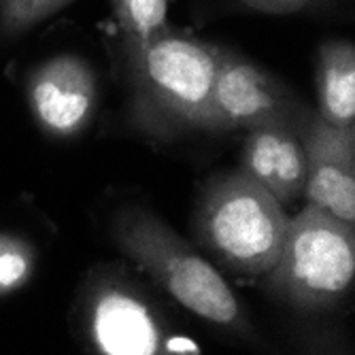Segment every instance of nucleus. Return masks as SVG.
I'll use <instances>...</instances> for the list:
<instances>
[{
	"label": "nucleus",
	"instance_id": "11",
	"mask_svg": "<svg viewBox=\"0 0 355 355\" xmlns=\"http://www.w3.org/2000/svg\"><path fill=\"white\" fill-rule=\"evenodd\" d=\"M119 45L141 43L168 26V0H111Z\"/></svg>",
	"mask_w": 355,
	"mask_h": 355
},
{
	"label": "nucleus",
	"instance_id": "13",
	"mask_svg": "<svg viewBox=\"0 0 355 355\" xmlns=\"http://www.w3.org/2000/svg\"><path fill=\"white\" fill-rule=\"evenodd\" d=\"M75 0H0V32L24 35Z\"/></svg>",
	"mask_w": 355,
	"mask_h": 355
},
{
	"label": "nucleus",
	"instance_id": "12",
	"mask_svg": "<svg viewBox=\"0 0 355 355\" xmlns=\"http://www.w3.org/2000/svg\"><path fill=\"white\" fill-rule=\"evenodd\" d=\"M37 251L28 241L0 234V296L15 292L35 272Z\"/></svg>",
	"mask_w": 355,
	"mask_h": 355
},
{
	"label": "nucleus",
	"instance_id": "5",
	"mask_svg": "<svg viewBox=\"0 0 355 355\" xmlns=\"http://www.w3.org/2000/svg\"><path fill=\"white\" fill-rule=\"evenodd\" d=\"M77 321L85 345L96 353H196L191 343L173 340L166 319L145 289L115 268L96 270L85 281Z\"/></svg>",
	"mask_w": 355,
	"mask_h": 355
},
{
	"label": "nucleus",
	"instance_id": "14",
	"mask_svg": "<svg viewBox=\"0 0 355 355\" xmlns=\"http://www.w3.org/2000/svg\"><path fill=\"white\" fill-rule=\"evenodd\" d=\"M236 3L253 13L264 15H298L319 9L326 0H236Z\"/></svg>",
	"mask_w": 355,
	"mask_h": 355
},
{
	"label": "nucleus",
	"instance_id": "2",
	"mask_svg": "<svg viewBox=\"0 0 355 355\" xmlns=\"http://www.w3.org/2000/svg\"><path fill=\"white\" fill-rule=\"evenodd\" d=\"M285 207L243 168L213 177L193 211L200 247L228 272L262 279L287 230Z\"/></svg>",
	"mask_w": 355,
	"mask_h": 355
},
{
	"label": "nucleus",
	"instance_id": "10",
	"mask_svg": "<svg viewBox=\"0 0 355 355\" xmlns=\"http://www.w3.org/2000/svg\"><path fill=\"white\" fill-rule=\"evenodd\" d=\"M317 113L338 128H355V47L334 39L317 53Z\"/></svg>",
	"mask_w": 355,
	"mask_h": 355
},
{
	"label": "nucleus",
	"instance_id": "4",
	"mask_svg": "<svg viewBox=\"0 0 355 355\" xmlns=\"http://www.w3.org/2000/svg\"><path fill=\"white\" fill-rule=\"evenodd\" d=\"M355 228L326 209L304 207L287 221L281 251L262 277L268 296L304 313L338 306L353 287Z\"/></svg>",
	"mask_w": 355,
	"mask_h": 355
},
{
	"label": "nucleus",
	"instance_id": "9",
	"mask_svg": "<svg viewBox=\"0 0 355 355\" xmlns=\"http://www.w3.org/2000/svg\"><path fill=\"white\" fill-rule=\"evenodd\" d=\"M300 123L272 119L247 130L241 166L283 205L302 198L306 181V157L300 141Z\"/></svg>",
	"mask_w": 355,
	"mask_h": 355
},
{
	"label": "nucleus",
	"instance_id": "7",
	"mask_svg": "<svg viewBox=\"0 0 355 355\" xmlns=\"http://www.w3.org/2000/svg\"><path fill=\"white\" fill-rule=\"evenodd\" d=\"M28 103L47 135H81L98 105V79L92 64L73 53L45 60L28 77Z\"/></svg>",
	"mask_w": 355,
	"mask_h": 355
},
{
	"label": "nucleus",
	"instance_id": "8",
	"mask_svg": "<svg viewBox=\"0 0 355 355\" xmlns=\"http://www.w3.org/2000/svg\"><path fill=\"white\" fill-rule=\"evenodd\" d=\"M300 141L306 157L302 196L355 225V128L332 125L309 111L300 123Z\"/></svg>",
	"mask_w": 355,
	"mask_h": 355
},
{
	"label": "nucleus",
	"instance_id": "6",
	"mask_svg": "<svg viewBox=\"0 0 355 355\" xmlns=\"http://www.w3.org/2000/svg\"><path fill=\"white\" fill-rule=\"evenodd\" d=\"M306 113L309 109L281 79L221 47L207 132H247L272 119L302 121Z\"/></svg>",
	"mask_w": 355,
	"mask_h": 355
},
{
	"label": "nucleus",
	"instance_id": "3",
	"mask_svg": "<svg viewBox=\"0 0 355 355\" xmlns=\"http://www.w3.org/2000/svg\"><path fill=\"white\" fill-rule=\"evenodd\" d=\"M113 239L187 311L239 336H253L247 313L230 285L162 219L143 209H125L113 221Z\"/></svg>",
	"mask_w": 355,
	"mask_h": 355
},
{
	"label": "nucleus",
	"instance_id": "1",
	"mask_svg": "<svg viewBox=\"0 0 355 355\" xmlns=\"http://www.w3.org/2000/svg\"><path fill=\"white\" fill-rule=\"evenodd\" d=\"M219 51L171 24L141 43L119 45L130 117L141 132L159 139L207 132Z\"/></svg>",
	"mask_w": 355,
	"mask_h": 355
}]
</instances>
